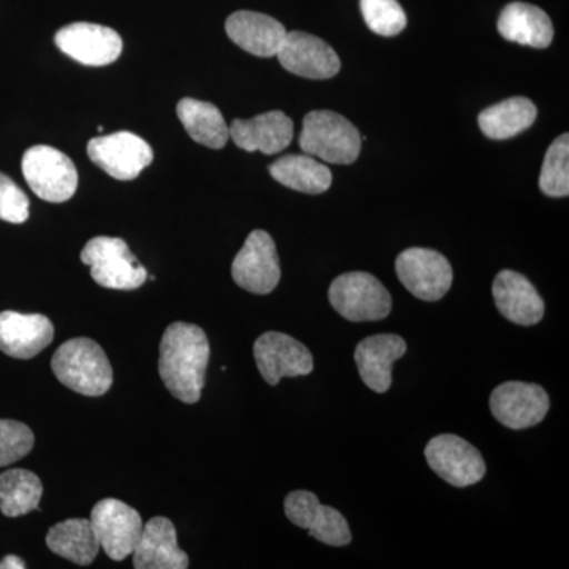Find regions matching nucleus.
<instances>
[{
  "label": "nucleus",
  "instance_id": "nucleus-10",
  "mask_svg": "<svg viewBox=\"0 0 569 569\" xmlns=\"http://www.w3.org/2000/svg\"><path fill=\"white\" fill-rule=\"evenodd\" d=\"M425 455L438 477L455 488H468L485 478V458L462 437L452 433L433 437L427 443Z\"/></svg>",
  "mask_w": 569,
  "mask_h": 569
},
{
  "label": "nucleus",
  "instance_id": "nucleus-32",
  "mask_svg": "<svg viewBox=\"0 0 569 569\" xmlns=\"http://www.w3.org/2000/svg\"><path fill=\"white\" fill-rule=\"evenodd\" d=\"M29 198L9 176L0 173V220L24 223L29 219Z\"/></svg>",
  "mask_w": 569,
  "mask_h": 569
},
{
  "label": "nucleus",
  "instance_id": "nucleus-6",
  "mask_svg": "<svg viewBox=\"0 0 569 569\" xmlns=\"http://www.w3.org/2000/svg\"><path fill=\"white\" fill-rule=\"evenodd\" d=\"M22 174L32 192L50 203H66L78 187L77 167L51 146H33L22 157Z\"/></svg>",
  "mask_w": 569,
  "mask_h": 569
},
{
  "label": "nucleus",
  "instance_id": "nucleus-30",
  "mask_svg": "<svg viewBox=\"0 0 569 569\" xmlns=\"http://www.w3.org/2000/svg\"><path fill=\"white\" fill-rule=\"evenodd\" d=\"M361 11L370 31L378 36H399L407 28L406 11L397 0H361Z\"/></svg>",
  "mask_w": 569,
  "mask_h": 569
},
{
  "label": "nucleus",
  "instance_id": "nucleus-7",
  "mask_svg": "<svg viewBox=\"0 0 569 569\" xmlns=\"http://www.w3.org/2000/svg\"><path fill=\"white\" fill-rule=\"evenodd\" d=\"M396 272L403 287L421 301L445 298L452 284V268L440 252L411 247L397 257Z\"/></svg>",
  "mask_w": 569,
  "mask_h": 569
},
{
  "label": "nucleus",
  "instance_id": "nucleus-24",
  "mask_svg": "<svg viewBox=\"0 0 569 569\" xmlns=\"http://www.w3.org/2000/svg\"><path fill=\"white\" fill-rule=\"evenodd\" d=\"M47 545L56 556L81 567L91 565L100 550L99 538L88 519H67L56 523L48 531Z\"/></svg>",
  "mask_w": 569,
  "mask_h": 569
},
{
  "label": "nucleus",
  "instance_id": "nucleus-31",
  "mask_svg": "<svg viewBox=\"0 0 569 569\" xmlns=\"http://www.w3.org/2000/svg\"><path fill=\"white\" fill-rule=\"evenodd\" d=\"M36 437L28 426L0 419V467L11 466L32 451Z\"/></svg>",
  "mask_w": 569,
  "mask_h": 569
},
{
  "label": "nucleus",
  "instance_id": "nucleus-13",
  "mask_svg": "<svg viewBox=\"0 0 569 569\" xmlns=\"http://www.w3.org/2000/svg\"><path fill=\"white\" fill-rule=\"evenodd\" d=\"M284 515L299 529L309 533L323 545L342 548L351 542V531L347 519L337 509L325 507L318 497L309 490H295L284 498Z\"/></svg>",
  "mask_w": 569,
  "mask_h": 569
},
{
  "label": "nucleus",
  "instance_id": "nucleus-20",
  "mask_svg": "<svg viewBox=\"0 0 569 569\" xmlns=\"http://www.w3.org/2000/svg\"><path fill=\"white\" fill-rule=\"evenodd\" d=\"M492 295L498 312L511 323L533 326L545 317V301L541 296L527 277L511 269L498 272L493 280Z\"/></svg>",
  "mask_w": 569,
  "mask_h": 569
},
{
  "label": "nucleus",
  "instance_id": "nucleus-5",
  "mask_svg": "<svg viewBox=\"0 0 569 569\" xmlns=\"http://www.w3.org/2000/svg\"><path fill=\"white\" fill-rule=\"evenodd\" d=\"M81 261L91 268V277L100 287L111 290H137L148 279L144 266L121 238L91 239L82 249Z\"/></svg>",
  "mask_w": 569,
  "mask_h": 569
},
{
  "label": "nucleus",
  "instance_id": "nucleus-15",
  "mask_svg": "<svg viewBox=\"0 0 569 569\" xmlns=\"http://www.w3.org/2000/svg\"><path fill=\"white\" fill-rule=\"evenodd\" d=\"M56 44L63 54L88 67H103L118 61L122 39L114 29L92 22H73L56 33Z\"/></svg>",
  "mask_w": 569,
  "mask_h": 569
},
{
  "label": "nucleus",
  "instance_id": "nucleus-29",
  "mask_svg": "<svg viewBox=\"0 0 569 569\" xmlns=\"http://www.w3.org/2000/svg\"><path fill=\"white\" fill-rule=\"evenodd\" d=\"M539 189L550 198L569 194V134L565 133L550 144L539 174Z\"/></svg>",
  "mask_w": 569,
  "mask_h": 569
},
{
  "label": "nucleus",
  "instance_id": "nucleus-14",
  "mask_svg": "<svg viewBox=\"0 0 569 569\" xmlns=\"http://www.w3.org/2000/svg\"><path fill=\"white\" fill-rule=\"evenodd\" d=\"M490 411L500 425L512 430L529 429L548 415L550 400L546 389L523 381H507L490 395Z\"/></svg>",
  "mask_w": 569,
  "mask_h": 569
},
{
  "label": "nucleus",
  "instance_id": "nucleus-9",
  "mask_svg": "<svg viewBox=\"0 0 569 569\" xmlns=\"http://www.w3.org/2000/svg\"><path fill=\"white\" fill-rule=\"evenodd\" d=\"M91 523L100 549L116 561L132 556L144 527L140 512L116 498H104L92 508Z\"/></svg>",
  "mask_w": 569,
  "mask_h": 569
},
{
  "label": "nucleus",
  "instance_id": "nucleus-21",
  "mask_svg": "<svg viewBox=\"0 0 569 569\" xmlns=\"http://www.w3.org/2000/svg\"><path fill=\"white\" fill-rule=\"evenodd\" d=\"M132 556L137 569L189 568V556L179 548L176 527L167 518H152L142 527Z\"/></svg>",
  "mask_w": 569,
  "mask_h": 569
},
{
  "label": "nucleus",
  "instance_id": "nucleus-16",
  "mask_svg": "<svg viewBox=\"0 0 569 569\" xmlns=\"http://www.w3.org/2000/svg\"><path fill=\"white\" fill-rule=\"evenodd\" d=\"M284 70L307 80H329L340 71V59L326 41L306 32H287L277 52Z\"/></svg>",
  "mask_w": 569,
  "mask_h": 569
},
{
  "label": "nucleus",
  "instance_id": "nucleus-18",
  "mask_svg": "<svg viewBox=\"0 0 569 569\" xmlns=\"http://www.w3.org/2000/svg\"><path fill=\"white\" fill-rule=\"evenodd\" d=\"M293 121L282 111H269L252 119H234L230 137L247 152L279 153L293 141Z\"/></svg>",
  "mask_w": 569,
  "mask_h": 569
},
{
  "label": "nucleus",
  "instance_id": "nucleus-3",
  "mask_svg": "<svg viewBox=\"0 0 569 569\" xmlns=\"http://www.w3.org/2000/svg\"><path fill=\"white\" fill-rule=\"evenodd\" d=\"M361 144L358 129L335 111L309 112L299 137V146L307 156L335 164L355 163Z\"/></svg>",
  "mask_w": 569,
  "mask_h": 569
},
{
  "label": "nucleus",
  "instance_id": "nucleus-33",
  "mask_svg": "<svg viewBox=\"0 0 569 569\" xmlns=\"http://www.w3.org/2000/svg\"><path fill=\"white\" fill-rule=\"evenodd\" d=\"M24 560L17 556H7L6 559L0 561V569H24Z\"/></svg>",
  "mask_w": 569,
  "mask_h": 569
},
{
  "label": "nucleus",
  "instance_id": "nucleus-8",
  "mask_svg": "<svg viewBox=\"0 0 569 569\" xmlns=\"http://www.w3.org/2000/svg\"><path fill=\"white\" fill-rule=\"evenodd\" d=\"M231 276L249 293L269 295L276 290L282 269L271 234L263 230H254L249 234L244 246L236 254Z\"/></svg>",
  "mask_w": 569,
  "mask_h": 569
},
{
  "label": "nucleus",
  "instance_id": "nucleus-26",
  "mask_svg": "<svg viewBox=\"0 0 569 569\" xmlns=\"http://www.w3.org/2000/svg\"><path fill=\"white\" fill-rule=\"evenodd\" d=\"M179 121L189 137L209 149H222L230 140V129L216 104L197 99H182L178 103Z\"/></svg>",
  "mask_w": 569,
  "mask_h": 569
},
{
  "label": "nucleus",
  "instance_id": "nucleus-17",
  "mask_svg": "<svg viewBox=\"0 0 569 569\" xmlns=\"http://www.w3.org/2000/svg\"><path fill=\"white\" fill-rule=\"evenodd\" d=\"M54 339V326L40 313H0V351L17 359H31Z\"/></svg>",
  "mask_w": 569,
  "mask_h": 569
},
{
  "label": "nucleus",
  "instance_id": "nucleus-19",
  "mask_svg": "<svg viewBox=\"0 0 569 569\" xmlns=\"http://www.w3.org/2000/svg\"><path fill=\"white\" fill-rule=\"evenodd\" d=\"M407 353V342L397 335L367 337L356 347L355 361L366 387L383 395L392 385V366Z\"/></svg>",
  "mask_w": 569,
  "mask_h": 569
},
{
  "label": "nucleus",
  "instance_id": "nucleus-11",
  "mask_svg": "<svg viewBox=\"0 0 569 569\" xmlns=\"http://www.w3.org/2000/svg\"><path fill=\"white\" fill-rule=\"evenodd\" d=\"M88 156L104 173L118 181H132L153 160L151 146L130 132L93 138L88 144Z\"/></svg>",
  "mask_w": 569,
  "mask_h": 569
},
{
  "label": "nucleus",
  "instance_id": "nucleus-22",
  "mask_svg": "<svg viewBox=\"0 0 569 569\" xmlns=\"http://www.w3.org/2000/svg\"><path fill=\"white\" fill-rule=\"evenodd\" d=\"M224 29L231 41L258 58L277 56L287 37L282 22L257 11H236L228 18Z\"/></svg>",
  "mask_w": 569,
  "mask_h": 569
},
{
  "label": "nucleus",
  "instance_id": "nucleus-12",
  "mask_svg": "<svg viewBox=\"0 0 569 569\" xmlns=\"http://www.w3.org/2000/svg\"><path fill=\"white\" fill-rule=\"evenodd\" d=\"M254 361L266 383L276 387L282 378L312 373L313 356L309 348L282 332H264L253 347Z\"/></svg>",
  "mask_w": 569,
  "mask_h": 569
},
{
  "label": "nucleus",
  "instance_id": "nucleus-25",
  "mask_svg": "<svg viewBox=\"0 0 569 569\" xmlns=\"http://www.w3.org/2000/svg\"><path fill=\"white\" fill-rule=\"evenodd\" d=\"M538 110L526 97H512L479 114L481 132L490 140L503 141L526 132L537 121Z\"/></svg>",
  "mask_w": 569,
  "mask_h": 569
},
{
  "label": "nucleus",
  "instance_id": "nucleus-1",
  "mask_svg": "<svg viewBox=\"0 0 569 569\" xmlns=\"http://www.w3.org/2000/svg\"><path fill=\"white\" fill-rule=\"evenodd\" d=\"M209 355V340L200 326L182 321L168 326L160 342L159 372L176 399L183 403L201 399Z\"/></svg>",
  "mask_w": 569,
  "mask_h": 569
},
{
  "label": "nucleus",
  "instance_id": "nucleus-28",
  "mask_svg": "<svg viewBox=\"0 0 569 569\" xmlns=\"http://www.w3.org/2000/svg\"><path fill=\"white\" fill-rule=\"evenodd\" d=\"M43 485L36 473L13 468L0 475V511L7 518L29 515L39 509Z\"/></svg>",
  "mask_w": 569,
  "mask_h": 569
},
{
  "label": "nucleus",
  "instance_id": "nucleus-23",
  "mask_svg": "<svg viewBox=\"0 0 569 569\" xmlns=\"http://www.w3.org/2000/svg\"><path fill=\"white\" fill-rule=\"evenodd\" d=\"M498 32L505 40L545 50L553 40V26L545 10L526 2H512L501 10Z\"/></svg>",
  "mask_w": 569,
  "mask_h": 569
},
{
  "label": "nucleus",
  "instance_id": "nucleus-4",
  "mask_svg": "<svg viewBox=\"0 0 569 569\" xmlns=\"http://www.w3.org/2000/svg\"><path fill=\"white\" fill-rule=\"evenodd\" d=\"M329 302L336 312L353 323L385 320L392 298L385 284L369 272H346L329 287Z\"/></svg>",
  "mask_w": 569,
  "mask_h": 569
},
{
  "label": "nucleus",
  "instance_id": "nucleus-2",
  "mask_svg": "<svg viewBox=\"0 0 569 569\" xmlns=\"http://www.w3.org/2000/svg\"><path fill=\"white\" fill-rule=\"evenodd\" d=\"M52 372L71 391L88 397L107 395L112 385V367L103 348L88 337L67 340L51 361Z\"/></svg>",
  "mask_w": 569,
  "mask_h": 569
},
{
  "label": "nucleus",
  "instance_id": "nucleus-27",
  "mask_svg": "<svg viewBox=\"0 0 569 569\" xmlns=\"http://www.w3.org/2000/svg\"><path fill=\"white\" fill-rule=\"evenodd\" d=\"M269 173L277 182L301 193H325L332 183L331 170L312 156H284L269 167Z\"/></svg>",
  "mask_w": 569,
  "mask_h": 569
}]
</instances>
